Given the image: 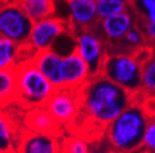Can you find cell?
Masks as SVG:
<instances>
[{"label": "cell", "mask_w": 155, "mask_h": 153, "mask_svg": "<svg viewBox=\"0 0 155 153\" xmlns=\"http://www.w3.org/2000/svg\"><path fill=\"white\" fill-rule=\"evenodd\" d=\"M17 81V102L28 108L45 106L55 88L39 71L31 59L19 62L15 67Z\"/></svg>", "instance_id": "cell-3"}, {"label": "cell", "mask_w": 155, "mask_h": 153, "mask_svg": "<svg viewBox=\"0 0 155 153\" xmlns=\"http://www.w3.org/2000/svg\"><path fill=\"white\" fill-rule=\"evenodd\" d=\"M22 61V45L0 36V70L15 69Z\"/></svg>", "instance_id": "cell-18"}, {"label": "cell", "mask_w": 155, "mask_h": 153, "mask_svg": "<svg viewBox=\"0 0 155 153\" xmlns=\"http://www.w3.org/2000/svg\"><path fill=\"white\" fill-rule=\"evenodd\" d=\"M94 1H96V2H97V1H98V0H94Z\"/></svg>", "instance_id": "cell-28"}, {"label": "cell", "mask_w": 155, "mask_h": 153, "mask_svg": "<svg viewBox=\"0 0 155 153\" xmlns=\"http://www.w3.org/2000/svg\"><path fill=\"white\" fill-rule=\"evenodd\" d=\"M142 63L135 54L114 52L108 54L104 61L100 74L131 94L140 93Z\"/></svg>", "instance_id": "cell-4"}, {"label": "cell", "mask_w": 155, "mask_h": 153, "mask_svg": "<svg viewBox=\"0 0 155 153\" xmlns=\"http://www.w3.org/2000/svg\"><path fill=\"white\" fill-rule=\"evenodd\" d=\"M68 10V25L71 31L78 32L98 26L99 18L94 0H66Z\"/></svg>", "instance_id": "cell-9"}, {"label": "cell", "mask_w": 155, "mask_h": 153, "mask_svg": "<svg viewBox=\"0 0 155 153\" xmlns=\"http://www.w3.org/2000/svg\"><path fill=\"white\" fill-rule=\"evenodd\" d=\"M138 25V17L133 10L100 19L96 27L107 44H117L125 34Z\"/></svg>", "instance_id": "cell-11"}, {"label": "cell", "mask_w": 155, "mask_h": 153, "mask_svg": "<svg viewBox=\"0 0 155 153\" xmlns=\"http://www.w3.org/2000/svg\"><path fill=\"white\" fill-rule=\"evenodd\" d=\"M63 153H90V146L86 141L79 137L64 139Z\"/></svg>", "instance_id": "cell-23"}, {"label": "cell", "mask_w": 155, "mask_h": 153, "mask_svg": "<svg viewBox=\"0 0 155 153\" xmlns=\"http://www.w3.org/2000/svg\"><path fill=\"white\" fill-rule=\"evenodd\" d=\"M138 25L142 29L143 33L147 39V42L153 44L155 46V24L151 22H143L138 20Z\"/></svg>", "instance_id": "cell-25"}, {"label": "cell", "mask_w": 155, "mask_h": 153, "mask_svg": "<svg viewBox=\"0 0 155 153\" xmlns=\"http://www.w3.org/2000/svg\"><path fill=\"white\" fill-rule=\"evenodd\" d=\"M96 5L99 20L121 14L131 9L130 0H98Z\"/></svg>", "instance_id": "cell-20"}, {"label": "cell", "mask_w": 155, "mask_h": 153, "mask_svg": "<svg viewBox=\"0 0 155 153\" xmlns=\"http://www.w3.org/2000/svg\"><path fill=\"white\" fill-rule=\"evenodd\" d=\"M31 61L53 85L55 90L64 88L63 56L53 49H45L35 54Z\"/></svg>", "instance_id": "cell-13"}, {"label": "cell", "mask_w": 155, "mask_h": 153, "mask_svg": "<svg viewBox=\"0 0 155 153\" xmlns=\"http://www.w3.org/2000/svg\"><path fill=\"white\" fill-rule=\"evenodd\" d=\"M18 132L10 117L0 108V153L15 152Z\"/></svg>", "instance_id": "cell-17"}, {"label": "cell", "mask_w": 155, "mask_h": 153, "mask_svg": "<svg viewBox=\"0 0 155 153\" xmlns=\"http://www.w3.org/2000/svg\"><path fill=\"white\" fill-rule=\"evenodd\" d=\"M150 118L151 116L141 104L133 102L107 126V138L112 148L128 152L141 148Z\"/></svg>", "instance_id": "cell-2"}, {"label": "cell", "mask_w": 155, "mask_h": 153, "mask_svg": "<svg viewBox=\"0 0 155 153\" xmlns=\"http://www.w3.org/2000/svg\"><path fill=\"white\" fill-rule=\"evenodd\" d=\"M109 153H133V152H128V151H122V150H115V149H113V150L110 151Z\"/></svg>", "instance_id": "cell-26"}, {"label": "cell", "mask_w": 155, "mask_h": 153, "mask_svg": "<svg viewBox=\"0 0 155 153\" xmlns=\"http://www.w3.org/2000/svg\"><path fill=\"white\" fill-rule=\"evenodd\" d=\"M64 88L80 90L92 77L90 65L77 50L63 57Z\"/></svg>", "instance_id": "cell-12"}, {"label": "cell", "mask_w": 155, "mask_h": 153, "mask_svg": "<svg viewBox=\"0 0 155 153\" xmlns=\"http://www.w3.org/2000/svg\"><path fill=\"white\" fill-rule=\"evenodd\" d=\"M44 107L61 125H69L81 114L80 90L63 88L54 91Z\"/></svg>", "instance_id": "cell-7"}, {"label": "cell", "mask_w": 155, "mask_h": 153, "mask_svg": "<svg viewBox=\"0 0 155 153\" xmlns=\"http://www.w3.org/2000/svg\"><path fill=\"white\" fill-rule=\"evenodd\" d=\"M25 126L26 130L31 132L53 135L56 137L61 136L63 132V125L57 122L44 106L29 108L25 115Z\"/></svg>", "instance_id": "cell-14"}, {"label": "cell", "mask_w": 155, "mask_h": 153, "mask_svg": "<svg viewBox=\"0 0 155 153\" xmlns=\"http://www.w3.org/2000/svg\"><path fill=\"white\" fill-rule=\"evenodd\" d=\"M34 22L14 0L0 3V36L26 45Z\"/></svg>", "instance_id": "cell-5"}, {"label": "cell", "mask_w": 155, "mask_h": 153, "mask_svg": "<svg viewBox=\"0 0 155 153\" xmlns=\"http://www.w3.org/2000/svg\"><path fill=\"white\" fill-rule=\"evenodd\" d=\"M142 147L148 152L155 153V117H151L145 127L142 139Z\"/></svg>", "instance_id": "cell-24"}, {"label": "cell", "mask_w": 155, "mask_h": 153, "mask_svg": "<svg viewBox=\"0 0 155 153\" xmlns=\"http://www.w3.org/2000/svg\"><path fill=\"white\" fill-rule=\"evenodd\" d=\"M13 153H15V152H13Z\"/></svg>", "instance_id": "cell-29"}, {"label": "cell", "mask_w": 155, "mask_h": 153, "mask_svg": "<svg viewBox=\"0 0 155 153\" xmlns=\"http://www.w3.org/2000/svg\"><path fill=\"white\" fill-rule=\"evenodd\" d=\"M130 5L138 20L155 24V0H130Z\"/></svg>", "instance_id": "cell-22"}, {"label": "cell", "mask_w": 155, "mask_h": 153, "mask_svg": "<svg viewBox=\"0 0 155 153\" xmlns=\"http://www.w3.org/2000/svg\"><path fill=\"white\" fill-rule=\"evenodd\" d=\"M32 22L55 15V0H14Z\"/></svg>", "instance_id": "cell-15"}, {"label": "cell", "mask_w": 155, "mask_h": 153, "mask_svg": "<svg viewBox=\"0 0 155 153\" xmlns=\"http://www.w3.org/2000/svg\"><path fill=\"white\" fill-rule=\"evenodd\" d=\"M70 29L68 22L58 16H50L35 22L27 45L35 53L51 49L61 34Z\"/></svg>", "instance_id": "cell-8"}, {"label": "cell", "mask_w": 155, "mask_h": 153, "mask_svg": "<svg viewBox=\"0 0 155 153\" xmlns=\"http://www.w3.org/2000/svg\"><path fill=\"white\" fill-rule=\"evenodd\" d=\"M80 116L102 129H107L134 102V94L102 74L91 77L80 89Z\"/></svg>", "instance_id": "cell-1"}, {"label": "cell", "mask_w": 155, "mask_h": 153, "mask_svg": "<svg viewBox=\"0 0 155 153\" xmlns=\"http://www.w3.org/2000/svg\"><path fill=\"white\" fill-rule=\"evenodd\" d=\"M7 1H10V0H0V2H7Z\"/></svg>", "instance_id": "cell-27"}, {"label": "cell", "mask_w": 155, "mask_h": 153, "mask_svg": "<svg viewBox=\"0 0 155 153\" xmlns=\"http://www.w3.org/2000/svg\"><path fill=\"white\" fill-rule=\"evenodd\" d=\"M145 42H147V39H145L142 29L140 28L139 25H137L134 28H131L117 44H119V47L121 46L123 49L122 52L134 54V52L136 53L140 48L144 47Z\"/></svg>", "instance_id": "cell-21"}, {"label": "cell", "mask_w": 155, "mask_h": 153, "mask_svg": "<svg viewBox=\"0 0 155 153\" xmlns=\"http://www.w3.org/2000/svg\"><path fill=\"white\" fill-rule=\"evenodd\" d=\"M140 92L147 96L155 98V50L142 63Z\"/></svg>", "instance_id": "cell-19"}, {"label": "cell", "mask_w": 155, "mask_h": 153, "mask_svg": "<svg viewBox=\"0 0 155 153\" xmlns=\"http://www.w3.org/2000/svg\"><path fill=\"white\" fill-rule=\"evenodd\" d=\"M75 50L90 65L92 76L100 74L107 57L106 42L97 28L74 32Z\"/></svg>", "instance_id": "cell-6"}, {"label": "cell", "mask_w": 155, "mask_h": 153, "mask_svg": "<svg viewBox=\"0 0 155 153\" xmlns=\"http://www.w3.org/2000/svg\"><path fill=\"white\" fill-rule=\"evenodd\" d=\"M15 153H63L59 138L25 130L18 133Z\"/></svg>", "instance_id": "cell-10"}, {"label": "cell", "mask_w": 155, "mask_h": 153, "mask_svg": "<svg viewBox=\"0 0 155 153\" xmlns=\"http://www.w3.org/2000/svg\"><path fill=\"white\" fill-rule=\"evenodd\" d=\"M17 102L16 70H0V108Z\"/></svg>", "instance_id": "cell-16"}]
</instances>
